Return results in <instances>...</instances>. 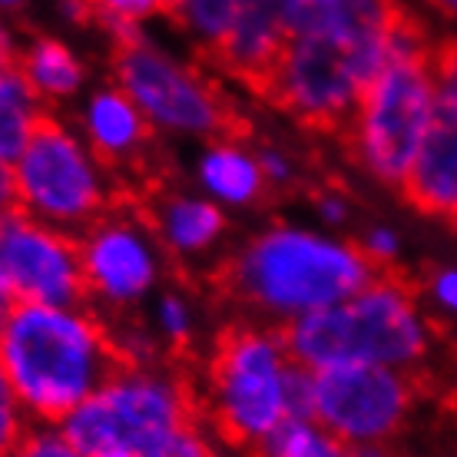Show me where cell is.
I'll return each instance as SVG.
<instances>
[{
	"label": "cell",
	"instance_id": "obj_21",
	"mask_svg": "<svg viewBox=\"0 0 457 457\" xmlns=\"http://www.w3.org/2000/svg\"><path fill=\"white\" fill-rule=\"evenodd\" d=\"M153 335L160 338L162 352L170 354H189L199 335V315H195L193 298L179 288H160L153 302Z\"/></svg>",
	"mask_w": 457,
	"mask_h": 457
},
{
	"label": "cell",
	"instance_id": "obj_2",
	"mask_svg": "<svg viewBox=\"0 0 457 457\" xmlns=\"http://www.w3.org/2000/svg\"><path fill=\"white\" fill-rule=\"evenodd\" d=\"M378 272L358 242L325 228L269 222L222 259L216 286L249 319L282 328L352 298Z\"/></svg>",
	"mask_w": 457,
	"mask_h": 457
},
{
	"label": "cell",
	"instance_id": "obj_15",
	"mask_svg": "<svg viewBox=\"0 0 457 457\" xmlns=\"http://www.w3.org/2000/svg\"><path fill=\"white\" fill-rule=\"evenodd\" d=\"M77 129L113 172L143 166L153 146V133H156L146 123V116L139 113V106L116 83L93 90L83 100Z\"/></svg>",
	"mask_w": 457,
	"mask_h": 457
},
{
	"label": "cell",
	"instance_id": "obj_3",
	"mask_svg": "<svg viewBox=\"0 0 457 457\" xmlns=\"http://www.w3.org/2000/svg\"><path fill=\"white\" fill-rule=\"evenodd\" d=\"M126 365L90 305L13 302L0 312V371L30 424H60Z\"/></svg>",
	"mask_w": 457,
	"mask_h": 457
},
{
	"label": "cell",
	"instance_id": "obj_13",
	"mask_svg": "<svg viewBox=\"0 0 457 457\" xmlns=\"http://www.w3.org/2000/svg\"><path fill=\"white\" fill-rule=\"evenodd\" d=\"M156 232L166 259L176 265H203L222 249L228 236V209L203 193L153 189L149 199H137Z\"/></svg>",
	"mask_w": 457,
	"mask_h": 457
},
{
	"label": "cell",
	"instance_id": "obj_7",
	"mask_svg": "<svg viewBox=\"0 0 457 457\" xmlns=\"http://www.w3.org/2000/svg\"><path fill=\"white\" fill-rule=\"evenodd\" d=\"M199 421L195 378L170 361L123 365L93 391L77 411L60 421V431L80 454L129 451L143 454L162 437Z\"/></svg>",
	"mask_w": 457,
	"mask_h": 457
},
{
	"label": "cell",
	"instance_id": "obj_4",
	"mask_svg": "<svg viewBox=\"0 0 457 457\" xmlns=\"http://www.w3.org/2000/svg\"><path fill=\"white\" fill-rule=\"evenodd\" d=\"M199 421L228 454L252 457L288 418H309L312 371L292 361L278 325L232 321L212 338L203 365Z\"/></svg>",
	"mask_w": 457,
	"mask_h": 457
},
{
	"label": "cell",
	"instance_id": "obj_33",
	"mask_svg": "<svg viewBox=\"0 0 457 457\" xmlns=\"http://www.w3.org/2000/svg\"><path fill=\"white\" fill-rule=\"evenodd\" d=\"M17 209V189H13V170L11 162L0 160V219L11 216Z\"/></svg>",
	"mask_w": 457,
	"mask_h": 457
},
{
	"label": "cell",
	"instance_id": "obj_20",
	"mask_svg": "<svg viewBox=\"0 0 457 457\" xmlns=\"http://www.w3.org/2000/svg\"><path fill=\"white\" fill-rule=\"evenodd\" d=\"M252 457H352V447L312 418H288Z\"/></svg>",
	"mask_w": 457,
	"mask_h": 457
},
{
	"label": "cell",
	"instance_id": "obj_18",
	"mask_svg": "<svg viewBox=\"0 0 457 457\" xmlns=\"http://www.w3.org/2000/svg\"><path fill=\"white\" fill-rule=\"evenodd\" d=\"M17 67L46 106L77 100L87 83L83 60L57 37H34L17 54Z\"/></svg>",
	"mask_w": 457,
	"mask_h": 457
},
{
	"label": "cell",
	"instance_id": "obj_24",
	"mask_svg": "<svg viewBox=\"0 0 457 457\" xmlns=\"http://www.w3.org/2000/svg\"><path fill=\"white\" fill-rule=\"evenodd\" d=\"M222 451L226 447L212 437V431H209L206 424L193 421L186 424V428H179V431H172L170 437H162L160 445L146 447L137 457H226Z\"/></svg>",
	"mask_w": 457,
	"mask_h": 457
},
{
	"label": "cell",
	"instance_id": "obj_23",
	"mask_svg": "<svg viewBox=\"0 0 457 457\" xmlns=\"http://www.w3.org/2000/svg\"><path fill=\"white\" fill-rule=\"evenodd\" d=\"M67 7L73 17H100V21L116 34H129V30H139V23L156 17V13H166L162 0H67Z\"/></svg>",
	"mask_w": 457,
	"mask_h": 457
},
{
	"label": "cell",
	"instance_id": "obj_32",
	"mask_svg": "<svg viewBox=\"0 0 457 457\" xmlns=\"http://www.w3.org/2000/svg\"><path fill=\"white\" fill-rule=\"evenodd\" d=\"M435 70L441 90L457 93V40H447V44L435 46Z\"/></svg>",
	"mask_w": 457,
	"mask_h": 457
},
{
	"label": "cell",
	"instance_id": "obj_17",
	"mask_svg": "<svg viewBox=\"0 0 457 457\" xmlns=\"http://www.w3.org/2000/svg\"><path fill=\"white\" fill-rule=\"evenodd\" d=\"M195 183L222 209H252L269 195V183L259 166V153L249 149L236 133L206 139L195 156Z\"/></svg>",
	"mask_w": 457,
	"mask_h": 457
},
{
	"label": "cell",
	"instance_id": "obj_37",
	"mask_svg": "<svg viewBox=\"0 0 457 457\" xmlns=\"http://www.w3.org/2000/svg\"><path fill=\"white\" fill-rule=\"evenodd\" d=\"M431 4H435V11H441L445 17L457 21V0H431Z\"/></svg>",
	"mask_w": 457,
	"mask_h": 457
},
{
	"label": "cell",
	"instance_id": "obj_38",
	"mask_svg": "<svg viewBox=\"0 0 457 457\" xmlns=\"http://www.w3.org/2000/svg\"><path fill=\"white\" fill-rule=\"evenodd\" d=\"M83 457H137L129 451H96V454H83Z\"/></svg>",
	"mask_w": 457,
	"mask_h": 457
},
{
	"label": "cell",
	"instance_id": "obj_11",
	"mask_svg": "<svg viewBox=\"0 0 457 457\" xmlns=\"http://www.w3.org/2000/svg\"><path fill=\"white\" fill-rule=\"evenodd\" d=\"M418 404L411 371L385 365H338L312 371L309 418L348 447L381 445L404 431Z\"/></svg>",
	"mask_w": 457,
	"mask_h": 457
},
{
	"label": "cell",
	"instance_id": "obj_36",
	"mask_svg": "<svg viewBox=\"0 0 457 457\" xmlns=\"http://www.w3.org/2000/svg\"><path fill=\"white\" fill-rule=\"evenodd\" d=\"M13 305V288L11 275H7V262H4V252H0V312H7Z\"/></svg>",
	"mask_w": 457,
	"mask_h": 457
},
{
	"label": "cell",
	"instance_id": "obj_40",
	"mask_svg": "<svg viewBox=\"0 0 457 457\" xmlns=\"http://www.w3.org/2000/svg\"><path fill=\"white\" fill-rule=\"evenodd\" d=\"M23 0H0V7H4V11H11V7H21Z\"/></svg>",
	"mask_w": 457,
	"mask_h": 457
},
{
	"label": "cell",
	"instance_id": "obj_8",
	"mask_svg": "<svg viewBox=\"0 0 457 457\" xmlns=\"http://www.w3.org/2000/svg\"><path fill=\"white\" fill-rule=\"evenodd\" d=\"M17 209L46 226L80 236L123 199V186L83 133L63 116L46 113L17 160Z\"/></svg>",
	"mask_w": 457,
	"mask_h": 457
},
{
	"label": "cell",
	"instance_id": "obj_9",
	"mask_svg": "<svg viewBox=\"0 0 457 457\" xmlns=\"http://www.w3.org/2000/svg\"><path fill=\"white\" fill-rule=\"evenodd\" d=\"M113 83L139 106L146 123L176 139L232 137L239 116L226 93L193 63L162 50L139 30L113 37Z\"/></svg>",
	"mask_w": 457,
	"mask_h": 457
},
{
	"label": "cell",
	"instance_id": "obj_12",
	"mask_svg": "<svg viewBox=\"0 0 457 457\" xmlns=\"http://www.w3.org/2000/svg\"><path fill=\"white\" fill-rule=\"evenodd\" d=\"M0 252L11 275L13 302L87 305L80 239L13 209L0 219Z\"/></svg>",
	"mask_w": 457,
	"mask_h": 457
},
{
	"label": "cell",
	"instance_id": "obj_28",
	"mask_svg": "<svg viewBox=\"0 0 457 457\" xmlns=\"http://www.w3.org/2000/svg\"><path fill=\"white\" fill-rule=\"evenodd\" d=\"M358 245H361V252H365L368 259L375 262V269H381V272H388L391 265H395V259L401 255V236L391 226L368 228Z\"/></svg>",
	"mask_w": 457,
	"mask_h": 457
},
{
	"label": "cell",
	"instance_id": "obj_10",
	"mask_svg": "<svg viewBox=\"0 0 457 457\" xmlns=\"http://www.w3.org/2000/svg\"><path fill=\"white\" fill-rule=\"evenodd\" d=\"M80 262L87 278V305L104 319H120L162 288L166 252L139 203L120 199L80 236Z\"/></svg>",
	"mask_w": 457,
	"mask_h": 457
},
{
	"label": "cell",
	"instance_id": "obj_31",
	"mask_svg": "<svg viewBox=\"0 0 457 457\" xmlns=\"http://www.w3.org/2000/svg\"><path fill=\"white\" fill-rule=\"evenodd\" d=\"M315 212L325 226H345L348 219H352V203H348V195L342 189H321L315 195Z\"/></svg>",
	"mask_w": 457,
	"mask_h": 457
},
{
	"label": "cell",
	"instance_id": "obj_29",
	"mask_svg": "<svg viewBox=\"0 0 457 457\" xmlns=\"http://www.w3.org/2000/svg\"><path fill=\"white\" fill-rule=\"evenodd\" d=\"M259 166H262V176L269 189H286V186L295 183V160L288 156L286 149L278 146H262L259 149Z\"/></svg>",
	"mask_w": 457,
	"mask_h": 457
},
{
	"label": "cell",
	"instance_id": "obj_39",
	"mask_svg": "<svg viewBox=\"0 0 457 457\" xmlns=\"http://www.w3.org/2000/svg\"><path fill=\"white\" fill-rule=\"evenodd\" d=\"M183 0H162V7H166V13H176V7H179Z\"/></svg>",
	"mask_w": 457,
	"mask_h": 457
},
{
	"label": "cell",
	"instance_id": "obj_5",
	"mask_svg": "<svg viewBox=\"0 0 457 457\" xmlns=\"http://www.w3.org/2000/svg\"><path fill=\"white\" fill-rule=\"evenodd\" d=\"M292 361L309 371L338 365H385L418 371L435 352V328L414 286L395 269L378 272L338 305L282 325Z\"/></svg>",
	"mask_w": 457,
	"mask_h": 457
},
{
	"label": "cell",
	"instance_id": "obj_6",
	"mask_svg": "<svg viewBox=\"0 0 457 457\" xmlns=\"http://www.w3.org/2000/svg\"><path fill=\"white\" fill-rule=\"evenodd\" d=\"M437 93L441 83L435 70V46L418 27L398 46L388 67L365 87L352 120L342 129L354 166L381 186H401L431 126Z\"/></svg>",
	"mask_w": 457,
	"mask_h": 457
},
{
	"label": "cell",
	"instance_id": "obj_35",
	"mask_svg": "<svg viewBox=\"0 0 457 457\" xmlns=\"http://www.w3.org/2000/svg\"><path fill=\"white\" fill-rule=\"evenodd\" d=\"M352 457H401L388 441H381V445H358L352 447Z\"/></svg>",
	"mask_w": 457,
	"mask_h": 457
},
{
	"label": "cell",
	"instance_id": "obj_16",
	"mask_svg": "<svg viewBox=\"0 0 457 457\" xmlns=\"http://www.w3.org/2000/svg\"><path fill=\"white\" fill-rule=\"evenodd\" d=\"M288 44V30L272 0H255L239 13V21L226 30L206 57L216 63L226 77L239 80L242 87L262 93L275 63Z\"/></svg>",
	"mask_w": 457,
	"mask_h": 457
},
{
	"label": "cell",
	"instance_id": "obj_19",
	"mask_svg": "<svg viewBox=\"0 0 457 457\" xmlns=\"http://www.w3.org/2000/svg\"><path fill=\"white\" fill-rule=\"evenodd\" d=\"M46 113L50 106L37 96L17 63L0 70V160H17Z\"/></svg>",
	"mask_w": 457,
	"mask_h": 457
},
{
	"label": "cell",
	"instance_id": "obj_27",
	"mask_svg": "<svg viewBox=\"0 0 457 457\" xmlns=\"http://www.w3.org/2000/svg\"><path fill=\"white\" fill-rule=\"evenodd\" d=\"M272 4L278 17H282V23H286L288 37H295L312 30V27H319L332 13L338 0H272Z\"/></svg>",
	"mask_w": 457,
	"mask_h": 457
},
{
	"label": "cell",
	"instance_id": "obj_25",
	"mask_svg": "<svg viewBox=\"0 0 457 457\" xmlns=\"http://www.w3.org/2000/svg\"><path fill=\"white\" fill-rule=\"evenodd\" d=\"M7 457H83L77 447L70 445L60 424H30L27 435L17 441Z\"/></svg>",
	"mask_w": 457,
	"mask_h": 457
},
{
	"label": "cell",
	"instance_id": "obj_26",
	"mask_svg": "<svg viewBox=\"0 0 457 457\" xmlns=\"http://www.w3.org/2000/svg\"><path fill=\"white\" fill-rule=\"evenodd\" d=\"M27 428H30V418H27V411L21 408V401L13 395L11 381L0 371V457L11 454L13 447H17V441L27 435Z\"/></svg>",
	"mask_w": 457,
	"mask_h": 457
},
{
	"label": "cell",
	"instance_id": "obj_41",
	"mask_svg": "<svg viewBox=\"0 0 457 457\" xmlns=\"http://www.w3.org/2000/svg\"><path fill=\"white\" fill-rule=\"evenodd\" d=\"M454 457H457V454H454Z\"/></svg>",
	"mask_w": 457,
	"mask_h": 457
},
{
	"label": "cell",
	"instance_id": "obj_30",
	"mask_svg": "<svg viewBox=\"0 0 457 457\" xmlns=\"http://www.w3.org/2000/svg\"><path fill=\"white\" fill-rule=\"evenodd\" d=\"M428 298L435 302L437 309L457 319V265H441L428 278Z\"/></svg>",
	"mask_w": 457,
	"mask_h": 457
},
{
	"label": "cell",
	"instance_id": "obj_14",
	"mask_svg": "<svg viewBox=\"0 0 457 457\" xmlns=\"http://www.w3.org/2000/svg\"><path fill=\"white\" fill-rule=\"evenodd\" d=\"M398 189L421 216L457 222V93H437L431 126Z\"/></svg>",
	"mask_w": 457,
	"mask_h": 457
},
{
	"label": "cell",
	"instance_id": "obj_34",
	"mask_svg": "<svg viewBox=\"0 0 457 457\" xmlns=\"http://www.w3.org/2000/svg\"><path fill=\"white\" fill-rule=\"evenodd\" d=\"M17 44H13V37H11V30H7V23L0 21V70L4 67H13L17 63Z\"/></svg>",
	"mask_w": 457,
	"mask_h": 457
},
{
	"label": "cell",
	"instance_id": "obj_22",
	"mask_svg": "<svg viewBox=\"0 0 457 457\" xmlns=\"http://www.w3.org/2000/svg\"><path fill=\"white\" fill-rule=\"evenodd\" d=\"M249 4H255V0H183L172 17L199 44V50L209 54Z\"/></svg>",
	"mask_w": 457,
	"mask_h": 457
},
{
	"label": "cell",
	"instance_id": "obj_1",
	"mask_svg": "<svg viewBox=\"0 0 457 457\" xmlns=\"http://www.w3.org/2000/svg\"><path fill=\"white\" fill-rule=\"evenodd\" d=\"M414 30L401 0H338L319 27L288 37L262 96L309 129L342 133L358 96Z\"/></svg>",
	"mask_w": 457,
	"mask_h": 457
}]
</instances>
